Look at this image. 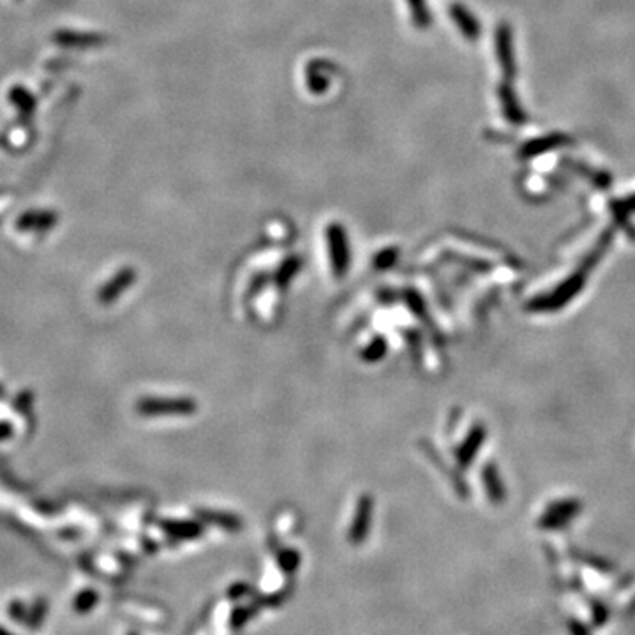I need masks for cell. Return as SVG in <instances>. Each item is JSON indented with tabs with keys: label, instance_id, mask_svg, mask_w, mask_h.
<instances>
[{
	"label": "cell",
	"instance_id": "6da1fadb",
	"mask_svg": "<svg viewBox=\"0 0 635 635\" xmlns=\"http://www.w3.org/2000/svg\"><path fill=\"white\" fill-rule=\"evenodd\" d=\"M140 408L145 415H191L196 411V404L191 399H149Z\"/></svg>",
	"mask_w": 635,
	"mask_h": 635
},
{
	"label": "cell",
	"instance_id": "7a4b0ae2",
	"mask_svg": "<svg viewBox=\"0 0 635 635\" xmlns=\"http://www.w3.org/2000/svg\"><path fill=\"white\" fill-rule=\"evenodd\" d=\"M328 247H330L332 267H334L335 275H345L350 265V249L346 233L342 231L341 224H332L328 228Z\"/></svg>",
	"mask_w": 635,
	"mask_h": 635
},
{
	"label": "cell",
	"instance_id": "3957f363",
	"mask_svg": "<svg viewBox=\"0 0 635 635\" xmlns=\"http://www.w3.org/2000/svg\"><path fill=\"white\" fill-rule=\"evenodd\" d=\"M371 517H372V501L369 496H364L358 503L355 519H353L352 530H350L348 538L352 544H362L367 538L369 530H371Z\"/></svg>",
	"mask_w": 635,
	"mask_h": 635
},
{
	"label": "cell",
	"instance_id": "277c9868",
	"mask_svg": "<svg viewBox=\"0 0 635 635\" xmlns=\"http://www.w3.org/2000/svg\"><path fill=\"white\" fill-rule=\"evenodd\" d=\"M166 531L169 535H173L175 538H182V540H193L198 538L203 533V526L199 523H193V520H186V523H169L164 524Z\"/></svg>",
	"mask_w": 635,
	"mask_h": 635
},
{
	"label": "cell",
	"instance_id": "5b68a950",
	"mask_svg": "<svg viewBox=\"0 0 635 635\" xmlns=\"http://www.w3.org/2000/svg\"><path fill=\"white\" fill-rule=\"evenodd\" d=\"M199 517H201L205 523L216 524V526L228 531H237L242 528V523H240L237 517L231 514H224V512H199Z\"/></svg>",
	"mask_w": 635,
	"mask_h": 635
},
{
	"label": "cell",
	"instance_id": "8992f818",
	"mask_svg": "<svg viewBox=\"0 0 635 635\" xmlns=\"http://www.w3.org/2000/svg\"><path fill=\"white\" fill-rule=\"evenodd\" d=\"M98 602H99V595L94 592V589H90V588L81 589L78 595L75 597V600H73V609H75L78 614H88V612L94 611L95 605H98Z\"/></svg>",
	"mask_w": 635,
	"mask_h": 635
},
{
	"label": "cell",
	"instance_id": "52a82bcc",
	"mask_svg": "<svg viewBox=\"0 0 635 635\" xmlns=\"http://www.w3.org/2000/svg\"><path fill=\"white\" fill-rule=\"evenodd\" d=\"M46 612H48L46 600L39 598V600L32 605L31 611L27 612V619H25V621H27V626H31V629H39V626L44 623Z\"/></svg>",
	"mask_w": 635,
	"mask_h": 635
},
{
	"label": "cell",
	"instance_id": "ba28073f",
	"mask_svg": "<svg viewBox=\"0 0 635 635\" xmlns=\"http://www.w3.org/2000/svg\"><path fill=\"white\" fill-rule=\"evenodd\" d=\"M278 563L280 570L286 572V574H293L298 568V565H300V555L297 551H293V549H284V551L279 552Z\"/></svg>",
	"mask_w": 635,
	"mask_h": 635
},
{
	"label": "cell",
	"instance_id": "9c48e42d",
	"mask_svg": "<svg viewBox=\"0 0 635 635\" xmlns=\"http://www.w3.org/2000/svg\"><path fill=\"white\" fill-rule=\"evenodd\" d=\"M254 609H251L249 605H240V607H235L233 612L230 616V625L231 629H242L247 621L251 619V616L254 614Z\"/></svg>",
	"mask_w": 635,
	"mask_h": 635
},
{
	"label": "cell",
	"instance_id": "30bf717a",
	"mask_svg": "<svg viewBox=\"0 0 635 635\" xmlns=\"http://www.w3.org/2000/svg\"><path fill=\"white\" fill-rule=\"evenodd\" d=\"M7 612H9V618H13L14 621H25V619H27L28 609L25 607L23 602L13 600L9 604V607H7Z\"/></svg>",
	"mask_w": 635,
	"mask_h": 635
},
{
	"label": "cell",
	"instance_id": "8fae6325",
	"mask_svg": "<svg viewBox=\"0 0 635 635\" xmlns=\"http://www.w3.org/2000/svg\"><path fill=\"white\" fill-rule=\"evenodd\" d=\"M247 593H249V586H247V584H242V582H238V584L231 586L230 592H228V597L233 598V600H237V598L246 597Z\"/></svg>",
	"mask_w": 635,
	"mask_h": 635
},
{
	"label": "cell",
	"instance_id": "7c38bea8",
	"mask_svg": "<svg viewBox=\"0 0 635 635\" xmlns=\"http://www.w3.org/2000/svg\"><path fill=\"white\" fill-rule=\"evenodd\" d=\"M0 635H16V634L9 632V630H7V629H6V626H2V625H0Z\"/></svg>",
	"mask_w": 635,
	"mask_h": 635
},
{
	"label": "cell",
	"instance_id": "4fadbf2b",
	"mask_svg": "<svg viewBox=\"0 0 635 635\" xmlns=\"http://www.w3.org/2000/svg\"><path fill=\"white\" fill-rule=\"evenodd\" d=\"M129 635H136V634H129Z\"/></svg>",
	"mask_w": 635,
	"mask_h": 635
}]
</instances>
